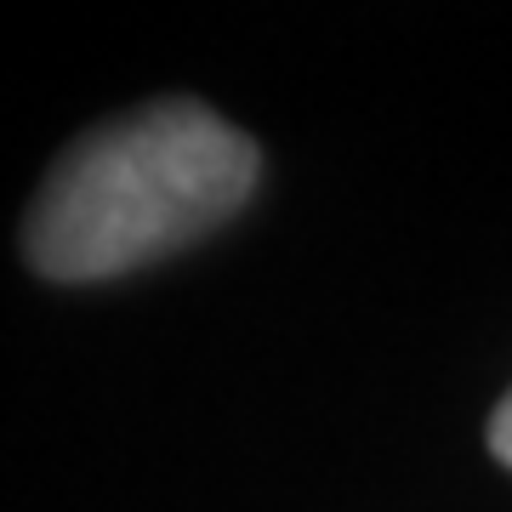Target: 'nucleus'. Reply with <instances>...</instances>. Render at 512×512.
Listing matches in <instances>:
<instances>
[{
  "label": "nucleus",
  "instance_id": "1",
  "mask_svg": "<svg viewBox=\"0 0 512 512\" xmlns=\"http://www.w3.org/2000/svg\"><path fill=\"white\" fill-rule=\"evenodd\" d=\"M256 177L262 148L200 97L126 109L52 160L23 217V262L57 285L137 274L222 228Z\"/></svg>",
  "mask_w": 512,
  "mask_h": 512
},
{
  "label": "nucleus",
  "instance_id": "2",
  "mask_svg": "<svg viewBox=\"0 0 512 512\" xmlns=\"http://www.w3.org/2000/svg\"><path fill=\"white\" fill-rule=\"evenodd\" d=\"M484 439H490V456L512 473V387L501 393V404L490 410V433H484Z\"/></svg>",
  "mask_w": 512,
  "mask_h": 512
}]
</instances>
